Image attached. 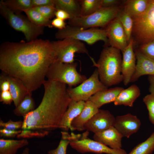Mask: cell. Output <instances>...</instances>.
I'll list each match as a JSON object with an SVG mask.
<instances>
[{"instance_id":"obj_9","label":"cell","mask_w":154,"mask_h":154,"mask_svg":"<svg viewBox=\"0 0 154 154\" xmlns=\"http://www.w3.org/2000/svg\"><path fill=\"white\" fill-rule=\"evenodd\" d=\"M132 18V33L138 42L142 44L154 40V0L144 13Z\"/></svg>"},{"instance_id":"obj_40","label":"cell","mask_w":154,"mask_h":154,"mask_svg":"<svg viewBox=\"0 0 154 154\" xmlns=\"http://www.w3.org/2000/svg\"><path fill=\"white\" fill-rule=\"evenodd\" d=\"M33 7L51 6L55 7V0H32Z\"/></svg>"},{"instance_id":"obj_31","label":"cell","mask_w":154,"mask_h":154,"mask_svg":"<svg viewBox=\"0 0 154 154\" xmlns=\"http://www.w3.org/2000/svg\"><path fill=\"white\" fill-rule=\"evenodd\" d=\"M4 4L11 10L23 11L33 8L32 0H7Z\"/></svg>"},{"instance_id":"obj_10","label":"cell","mask_w":154,"mask_h":154,"mask_svg":"<svg viewBox=\"0 0 154 154\" xmlns=\"http://www.w3.org/2000/svg\"><path fill=\"white\" fill-rule=\"evenodd\" d=\"M108 88L100 81L96 69L89 78L75 87H68L67 91L72 100L86 102L97 92Z\"/></svg>"},{"instance_id":"obj_45","label":"cell","mask_w":154,"mask_h":154,"mask_svg":"<svg viewBox=\"0 0 154 154\" xmlns=\"http://www.w3.org/2000/svg\"><path fill=\"white\" fill-rule=\"evenodd\" d=\"M21 154H29V149L28 148H25Z\"/></svg>"},{"instance_id":"obj_29","label":"cell","mask_w":154,"mask_h":154,"mask_svg":"<svg viewBox=\"0 0 154 154\" xmlns=\"http://www.w3.org/2000/svg\"><path fill=\"white\" fill-rule=\"evenodd\" d=\"M79 1L80 16L89 15L101 7V0H80Z\"/></svg>"},{"instance_id":"obj_8","label":"cell","mask_w":154,"mask_h":154,"mask_svg":"<svg viewBox=\"0 0 154 154\" xmlns=\"http://www.w3.org/2000/svg\"><path fill=\"white\" fill-rule=\"evenodd\" d=\"M89 131H86L82 134H71L67 132V136L72 148L81 153H92L97 154H127L121 149H114L102 143L88 138Z\"/></svg>"},{"instance_id":"obj_22","label":"cell","mask_w":154,"mask_h":154,"mask_svg":"<svg viewBox=\"0 0 154 154\" xmlns=\"http://www.w3.org/2000/svg\"><path fill=\"white\" fill-rule=\"evenodd\" d=\"M7 75L10 83L9 91L12 96L14 104L16 107L29 92L21 80Z\"/></svg>"},{"instance_id":"obj_30","label":"cell","mask_w":154,"mask_h":154,"mask_svg":"<svg viewBox=\"0 0 154 154\" xmlns=\"http://www.w3.org/2000/svg\"><path fill=\"white\" fill-rule=\"evenodd\" d=\"M120 21L124 30L129 43L131 39L133 27L132 17L123 9L121 10L117 17Z\"/></svg>"},{"instance_id":"obj_28","label":"cell","mask_w":154,"mask_h":154,"mask_svg":"<svg viewBox=\"0 0 154 154\" xmlns=\"http://www.w3.org/2000/svg\"><path fill=\"white\" fill-rule=\"evenodd\" d=\"M29 20L34 24L38 26L52 27L51 21L43 16L32 8L24 11Z\"/></svg>"},{"instance_id":"obj_3","label":"cell","mask_w":154,"mask_h":154,"mask_svg":"<svg viewBox=\"0 0 154 154\" xmlns=\"http://www.w3.org/2000/svg\"><path fill=\"white\" fill-rule=\"evenodd\" d=\"M121 52L119 49L111 46H105L97 62L93 60L94 65L97 68L100 81L108 87L123 81Z\"/></svg>"},{"instance_id":"obj_18","label":"cell","mask_w":154,"mask_h":154,"mask_svg":"<svg viewBox=\"0 0 154 154\" xmlns=\"http://www.w3.org/2000/svg\"><path fill=\"white\" fill-rule=\"evenodd\" d=\"M135 52L137 60L136 69L131 82H135L143 75H154V60L147 57L138 50Z\"/></svg>"},{"instance_id":"obj_36","label":"cell","mask_w":154,"mask_h":154,"mask_svg":"<svg viewBox=\"0 0 154 154\" xmlns=\"http://www.w3.org/2000/svg\"><path fill=\"white\" fill-rule=\"evenodd\" d=\"M23 121L20 120L13 121L10 119L8 121L5 122L2 120H0V126L1 128L8 129L17 130L21 128Z\"/></svg>"},{"instance_id":"obj_39","label":"cell","mask_w":154,"mask_h":154,"mask_svg":"<svg viewBox=\"0 0 154 154\" xmlns=\"http://www.w3.org/2000/svg\"><path fill=\"white\" fill-rule=\"evenodd\" d=\"M0 101L3 104L10 105L13 102L11 94L9 91L1 92Z\"/></svg>"},{"instance_id":"obj_26","label":"cell","mask_w":154,"mask_h":154,"mask_svg":"<svg viewBox=\"0 0 154 154\" xmlns=\"http://www.w3.org/2000/svg\"><path fill=\"white\" fill-rule=\"evenodd\" d=\"M32 93L29 92L13 111L18 116L24 117L35 109V104L32 98Z\"/></svg>"},{"instance_id":"obj_2","label":"cell","mask_w":154,"mask_h":154,"mask_svg":"<svg viewBox=\"0 0 154 154\" xmlns=\"http://www.w3.org/2000/svg\"><path fill=\"white\" fill-rule=\"evenodd\" d=\"M44 93L38 106L24 116L21 132L17 137H42L58 128L60 123L71 100L66 84L45 80Z\"/></svg>"},{"instance_id":"obj_32","label":"cell","mask_w":154,"mask_h":154,"mask_svg":"<svg viewBox=\"0 0 154 154\" xmlns=\"http://www.w3.org/2000/svg\"><path fill=\"white\" fill-rule=\"evenodd\" d=\"M66 131L61 132V138L57 147L55 149L49 150L48 154H66L67 147L70 143Z\"/></svg>"},{"instance_id":"obj_1","label":"cell","mask_w":154,"mask_h":154,"mask_svg":"<svg viewBox=\"0 0 154 154\" xmlns=\"http://www.w3.org/2000/svg\"><path fill=\"white\" fill-rule=\"evenodd\" d=\"M56 60L52 42L47 40L5 42L0 46L2 73L21 80L30 92L43 85L49 67Z\"/></svg>"},{"instance_id":"obj_7","label":"cell","mask_w":154,"mask_h":154,"mask_svg":"<svg viewBox=\"0 0 154 154\" xmlns=\"http://www.w3.org/2000/svg\"><path fill=\"white\" fill-rule=\"evenodd\" d=\"M56 38L60 40L72 38L83 41L92 45L101 40L105 46H109L108 39L105 29L97 28L83 29L78 27L67 25L64 29L59 30L55 33Z\"/></svg>"},{"instance_id":"obj_25","label":"cell","mask_w":154,"mask_h":154,"mask_svg":"<svg viewBox=\"0 0 154 154\" xmlns=\"http://www.w3.org/2000/svg\"><path fill=\"white\" fill-rule=\"evenodd\" d=\"M29 144L27 139H0V154H15L19 149Z\"/></svg>"},{"instance_id":"obj_4","label":"cell","mask_w":154,"mask_h":154,"mask_svg":"<svg viewBox=\"0 0 154 154\" xmlns=\"http://www.w3.org/2000/svg\"><path fill=\"white\" fill-rule=\"evenodd\" d=\"M77 63H64L56 60L49 67L46 75L47 80L58 81L68 87L76 86L87 79L77 71Z\"/></svg>"},{"instance_id":"obj_23","label":"cell","mask_w":154,"mask_h":154,"mask_svg":"<svg viewBox=\"0 0 154 154\" xmlns=\"http://www.w3.org/2000/svg\"><path fill=\"white\" fill-rule=\"evenodd\" d=\"M151 0H128L125 1L123 9L133 18L144 13L148 9Z\"/></svg>"},{"instance_id":"obj_44","label":"cell","mask_w":154,"mask_h":154,"mask_svg":"<svg viewBox=\"0 0 154 154\" xmlns=\"http://www.w3.org/2000/svg\"><path fill=\"white\" fill-rule=\"evenodd\" d=\"M148 80L149 83V91L154 96V75H149Z\"/></svg>"},{"instance_id":"obj_15","label":"cell","mask_w":154,"mask_h":154,"mask_svg":"<svg viewBox=\"0 0 154 154\" xmlns=\"http://www.w3.org/2000/svg\"><path fill=\"white\" fill-rule=\"evenodd\" d=\"M141 125L140 119L130 114L117 116L114 127L123 137L127 138L139 130Z\"/></svg>"},{"instance_id":"obj_20","label":"cell","mask_w":154,"mask_h":154,"mask_svg":"<svg viewBox=\"0 0 154 154\" xmlns=\"http://www.w3.org/2000/svg\"><path fill=\"white\" fill-rule=\"evenodd\" d=\"M124 88L116 87L98 92L91 96L89 100L99 108L107 104L114 102Z\"/></svg>"},{"instance_id":"obj_42","label":"cell","mask_w":154,"mask_h":154,"mask_svg":"<svg viewBox=\"0 0 154 154\" xmlns=\"http://www.w3.org/2000/svg\"><path fill=\"white\" fill-rule=\"evenodd\" d=\"M55 16L56 18L63 20L70 19L71 17L68 13L65 11L61 10H57L55 13Z\"/></svg>"},{"instance_id":"obj_11","label":"cell","mask_w":154,"mask_h":154,"mask_svg":"<svg viewBox=\"0 0 154 154\" xmlns=\"http://www.w3.org/2000/svg\"><path fill=\"white\" fill-rule=\"evenodd\" d=\"M56 60L64 63L74 62L76 53H85L89 55L88 51L84 44L80 40L66 38L52 41Z\"/></svg>"},{"instance_id":"obj_14","label":"cell","mask_w":154,"mask_h":154,"mask_svg":"<svg viewBox=\"0 0 154 154\" xmlns=\"http://www.w3.org/2000/svg\"><path fill=\"white\" fill-rule=\"evenodd\" d=\"M133 39L131 38L127 46L122 53L121 72L123 82L125 86L131 82L136 70V58L133 50Z\"/></svg>"},{"instance_id":"obj_24","label":"cell","mask_w":154,"mask_h":154,"mask_svg":"<svg viewBox=\"0 0 154 154\" xmlns=\"http://www.w3.org/2000/svg\"><path fill=\"white\" fill-rule=\"evenodd\" d=\"M55 7L57 10L61 9L67 12L70 16V19L80 16V7L79 0H55Z\"/></svg>"},{"instance_id":"obj_5","label":"cell","mask_w":154,"mask_h":154,"mask_svg":"<svg viewBox=\"0 0 154 154\" xmlns=\"http://www.w3.org/2000/svg\"><path fill=\"white\" fill-rule=\"evenodd\" d=\"M0 13L13 29L23 34L27 41L36 39L43 33L44 27L36 25L28 18L15 13L6 7L3 0L0 1Z\"/></svg>"},{"instance_id":"obj_13","label":"cell","mask_w":154,"mask_h":154,"mask_svg":"<svg viewBox=\"0 0 154 154\" xmlns=\"http://www.w3.org/2000/svg\"><path fill=\"white\" fill-rule=\"evenodd\" d=\"M116 117L108 110L99 109L85 124L84 130L95 133L114 127Z\"/></svg>"},{"instance_id":"obj_34","label":"cell","mask_w":154,"mask_h":154,"mask_svg":"<svg viewBox=\"0 0 154 154\" xmlns=\"http://www.w3.org/2000/svg\"><path fill=\"white\" fill-rule=\"evenodd\" d=\"M138 50L147 57L154 60V40L141 45Z\"/></svg>"},{"instance_id":"obj_27","label":"cell","mask_w":154,"mask_h":154,"mask_svg":"<svg viewBox=\"0 0 154 154\" xmlns=\"http://www.w3.org/2000/svg\"><path fill=\"white\" fill-rule=\"evenodd\" d=\"M154 151V132L144 141L135 147L127 154H151Z\"/></svg>"},{"instance_id":"obj_12","label":"cell","mask_w":154,"mask_h":154,"mask_svg":"<svg viewBox=\"0 0 154 154\" xmlns=\"http://www.w3.org/2000/svg\"><path fill=\"white\" fill-rule=\"evenodd\" d=\"M104 29L109 46L119 49L122 53L128 42L124 29L119 19L116 17Z\"/></svg>"},{"instance_id":"obj_17","label":"cell","mask_w":154,"mask_h":154,"mask_svg":"<svg viewBox=\"0 0 154 154\" xmlns=\"http://www.w3.org/2000/svg\"><path fill=\"white\" fill-rule=\"evenodd\" d=\"M99 108L90 100L85 102L84 107L81 113L72 121L70 130L82 131L84 130L85 124L98 111Z\"/></svg>"},{"instance_id":"obj_41","label":"cell","mask_w":154,"mask_h":154,"mask_svg":"<svg viewBox=\"0 0 154 154\" xmlns=\"http://www.w3.org/2000/svg\"><path fill=\"white\" fill-rule=\"evenodd\" d=\"M52 27L58 29L59 30L64 29L66 27V23L63 20L56 17L51 21Z\"/></svg>"},{"instance_id":"obj_6","label":"cell","mask_w":154,"mask_h":154,"mask_svg":"<svg viewBox=\"0 0 154 154\" xmlns=\"http://www.w3.org/2000/svg\"><path fill=\"white\" fill-rule=\"evenodd\" d=\"M117 5L101 7L89 15L80 16L68 20V25L83 29L106 27L112 21L117 17L121 10Z\"/></svg>"},{"instance_id":"obj_19","label":"cell","mask_w":154,"mask_h":154,"mask_svg":"<svg viewBox=\"0 0 154 154\" xmlns=\"http://www.w3.org/2000/svg\"><path fill=\"white\" fill-rule=\"evenodd\" d=\"M85 103L84 101L76 102L71 100L62 118L58 128L64 131L70 129L72 121L82 112Z\"/></svg>"},{"instance_id":"obj_37","label":"cell","mask_w":154,"mask_h":154,"mask_svg":"<svg viewBox=\"0 0 154 154\" xmlns=\"http://www.w3.org/2000/svg\"><path fill=\"white\" fill-rule=\"evenodd\" d=\"M10 83L7 75L2 73L0 76V90L1 92L9 91Z\"/></svg>"},{"instance_id":"obj_35","label":"cell","mask_w":154,"mask_h":154,"mask_svg":"<svg viewBox=\"0 0 154 154\" xmlns=\"http://www.w3.org/2000/svg\"><path fill=\"white\" fill-rule=\"evenodd\" d=\"M46 19L50 20L55 16L57 9L54 7L45 6L33 7Z\"/></svg>"},{"instance_id":"obj_33","label":"cell","mask_w":154,"mask_h":154,"mask_svg":"<svg viewBox=\"0 0 154 154\" xmlns=\"http://www.w3.org/2000/svg\"><path fill=\"white\" fill-rule=\"evenodd\" d=\"M143 101L148 110L149 120L154 125V96L151 94H147L143 98Z\"/></svg>"},{"instance_id":"obj_21","label":"cell","mask_w":154,"mask_h":154,"mask_svg":"<svg viewBox=\"0 0 154 154\" xmlns=\"http://www.w3.org/2000/svg\"><path fill=\"white\" fill-rule=\"evenodd\" d=\"M140 94L139 87L136 85L132 84L121 91L114 102V104L116 106L123 105L133 107V103Z\"/></svg>"},{"instance_id":"obj_16","label":"cell","mask_w":154,"mask_h":154,"mask_svg":"<svg viewBox=\"0 0 154 154\" xmlns=\"http://www.w3.org/2000/svg\"><path fill=\"white\" fill-rule=\"evenodd\" d=\"M122 136L114 127L94 134V140L110 148L119 149L122 147Z\"/></svg>"},{"instance_id":"obj_38","label":"cell","mask_w":154,"mask_h":154,"mask_svg":"<svg viewBox=\"0 0 154 154\" xmlns=\"http://www.w3.org/2000/svg\"><path fill=\"white\" fill-rule=\"evenodd\" d=\"M21 130H13L1 128L0 129V136L1 137H17Z\"/></svg>"},{"instance_id":"obj_43","label":"cell","mask_w":154,"mask_h":154,"mask_svg":"<svg viewBox=\"0 0 154 154\" xmlns=\"http://www.w3.org/2000/svg\"><path fill=\"white\" fill-rule=\"evenodd\" d=\"M119 1L117 0H101V7H109L117 6Z\"/></svg>"}]
</instances>
